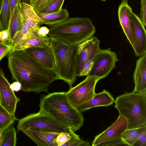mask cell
Segmentation results:
<instances>
[{
  "label": "cell",
  "mask_w": 146,
  "mask_h": 146,
  "mask_svg": "<svg viewBox=\"0 0 146 146\" xmlns=\"http://www.w3.org/2000/svg\"><path fill=\"white\" fill-rule=\"evenodd\" d=\"M7 58L12 79L21 84L22 91L48 93L50 84L54 81L60 80L56 71L45 68L25 50L9 53Z\"/></svg>",
  "instance_id": "obj_1"
},
{
  "label": "cell",
  "mask_w": 146,
  "mask_h": 146,
  "mask_svg": "<svg viewBox=\"0 0 146 146\" xmlns=\"http://www.w3.org/2000/svg\"><path fill=\"white\" fill-rule=\"evenodd\" d=\"M39 106V111L51 116L74 131L79 129L83 125L82 114L70 103L66 92L41 95Z\"/></svg>",
  "instance_id": "obj_2"
},
{
  "label": "cell",
  "mask_w": 146,
  "mask_h": 146,
  "mask_svg": "<svg viewBox=\"0 0 146 146\" xmlns=\"http://www.w3.org/2000/svg\"><path fill=\"white\" fill-rule=\"evenodd\" d=\"M48 26L49 37L74 45L89 39L96 32L95 26L88 17H69L62 22Z\"/></svg>",
  "instance_id": "obj_3"
},
{
  "label": "cell",
  "mask_w": 146,
  "mask_h": 146,
  "mask_svg": "<svg viewBox=\"0 0 146 146\" xmlns=\"http://www.w3.org/2000/svg\"><path fill=\"white\" fill-rule=\"evenodd\" d=\"M119 115L127 119V129L146 125V93L125 92L114 101Z\"/></svg>",
  "instance_id": "obj_4"
},
{
  "label": "cell",
  "mask_w": 146,
  "mask_h": 146,
  "mask_svg": "<svg viewBox=\"0 0 146 146\" xmlns=\"http://www.w3.org/2000/svg\"><path fill=\"white\" fill-rule=\"evenodd\" d=\"M49 38L60 80L67 83L71 88L76 79V66L78 45L69 44L53 37Z\"/></svg>",
  "instance_id": "obj_5"
},
{
  "label": "cell",
  "mask_w": 146,
  "mask_h": 146,
  "mask_svg": "<svg viewBox=\"0 0 146 146\" xmlns=\"http://www.w3.org/2000/svg\"><path fill=\"white\" fill-rule=\"evenodd\" d=\"M27 128L59 133L70 132L72 130L51 116L40 111L37 113L30 114L18 120L17 131L21 129Z\"/></svg>",
  "instance_id": "obj_6"
},
{
  "label": "cell",
  "mask_w": 146,
  "mask_h": 146,
  "mask_svg": "<svg viewBox=\"0 0 146 146\" xmlns=\"http://www.w3.org/2000/svg\"><path fill=\"white\" fill-rule=\"evenodd\" d=\"M127 121L124 117L119 115L115 121L103 132L96 136L92 146H113L125 145L122 136L127 129Z\"/></svg>",
  "instance_id": "obj_7"
},
{
  "label": "cell",
  "mask_w": 146,
  "mask_h": 146,
  "mask_svg": "<svg viewBox=\"0 0 146 146\" xmlns=\"http://www.w3.org/2000/svg\"><path fill=\"white\" fill-rule=\"evenodd\" d=\"M100 78L87 75L86 78L66 92L68 99L71 104L77 108L82 104L91 99L95 94V88Z\"/></svg>",
  "instance_id": "obj_8"
},
{
  "label": "cell",
  "mask_w": 146,
  "mask_h": 146,
  "mask_svg": "<svg viewBox=\"0 0 146 146\" xmlns=\"http://www.w3.org/2000/svg\"><path fill=\"white\" fill-rule=\"evenodd\" d=\"M118 60L116 53L110 48L100 49L93 59L92 67L88 75L104 78L115 67Z\"/></svg>",
  "instance_id": "obj_9"
},
{
  "label": "cell",
  "mask_w": 146,
  "mask_h": 146,
  "mask_svg": "<svg viewBox=\"0 0 146 146\" xmlns=\"http://www.w3.org/2000/svg\"><path fill=\"white\" fill-rule=\"evenodd\" d=\"M100 44L98 38L93 36L78 45L76 66L77 76H79L85 62L94 59L100 49Z\"/></svg>",
  "instance_id": "obj_10"
},
{
  "label": "cell",
  "mask_w": 146,
  "mask_h": 146,
  "mask_svg": "<svg viewBox=\"0 0 146 146\" xmlns=\"http://www.w3.org/2000/svg\"><path fill=\"white\" fill-rule=\"evenodd\" d=\"M133 40L132 47L135 56L140 57L146 53V32L140 18L132 11L130 15Z\"/></svg>",
  "instance_id": "obj_11"
},
{
  "label": "cell",
  "mask_w": 146,
  "mask_h": 146,
  "mask_svg": "<svg viewBox=\"0 0 146 146\" xmlns=\"http://www.w3.org/2000/svg\"><path fill=\"white\" fill-rule=\"evenodd\" d=\"M0 105L9 113L14 115L20 99L11 88L10 84L5 77L3 69L0 67Z\"/></svg>",
  "instance_id": "obj_12"
},
{
  "label": "cell",
  "mask_w": 146,
  "mask_h": 146,
  "mask_svg": "<svg viewBox=\"0 0 146 146\" xmlns=\"http://www.w3.org/2000/svg\"><path fill=\"white\" fill-rule=\"evenodd\" d=\"M25 50L45 68L56 71L54 55L50 44L44 47H30Z\"/></svg>",
  "instance_id": "obj_13"
},
{
  "label": "cell",
  "mask_w": 146,
  "mask_h": 146,
  "mask_svg": "<svg viewBox=\"0 0 146 146\" xmlns=\"http://www.w3.org/2000/svg\"><path fill=\"white\" fill-rule=\"evenodd\" d=\"M20 130L38 146H57L56 139L59 133L32 128L22 129Z\"/></svg>",
  "instance_id": "obj_14"
},
{
  "label": "cell",
  "mask_w": 146,
  "mask_h": 146,
  "mask_svg": "<svg viewBox=\"0 0 146 146\" xmlns=\"http://www.w3.org/2000/svg\"><path fill=\"white\" fill-rule=\"evenodd\" d=\"M39 30L31 31L32 34L30 36L15 45L9 54L14 51L25 50L30 47H44L50 45L49 37L40 34L38 32Z\"/></svg>",
  "instance_id": "obj_15"
},
{
  "label": "cell",
  "mask_w": 146,
  "mask_h": 146,
  "mask_svg": "<svg viewBox=\"0 0 146 146\" xmlns=\"http://www.w3.org/2000/svg\"><path fill=\"white\" fill-rule=\"evenodd\" d=\"M133 78L135 87L132 92L146 93V53L137 60Z\"/></svg>",
  "instance_id": "obj_16"
},
{
  "label": "cell",
  "mask_w": 146,
  "mask_h": 146,
  "mask_svg": "<svg viewBox=\"0 0 146 146\" xmlns=\"http://www.w3.org/2000/svg\"><path fill=\"white\" fill-rule=\"evenodd\" d=\"M114 101L110 93L104 90L100 93H95L91 99L80 105L77 109L80 112H84L96 107L110 106L113 104Z\"/></svg>",
  "instance_id": "obj_17"
},
{
  "label": "cell",
  "mask_w": 146,
  "mask_h": 146,
  "mask_svg": "<svg viewBox=\"0 0 146 146\" xmlns=\"http://www.w3.org/2000/svg\"><path fill=\"white\" fill-rule=\"evenodd\" d=\"M20 14L22 20L30 31L39 30L41 24V19L34 10L33 7L23 3H18Z\"/></svg>",
  "instance_id": "obj_18"
},
{
  "label": "cell",
  "mask_w": 146,
  "mask_h": 146,
  "mask_svg": "<svg viewBox=\"0 0 146 146\" xmlns=\"http://www.w3.org/2000/svg\"><path fill=\"white\" fill-rule=\"evenodd\" d=\"M131 8L128 4V0H122L119 7L118 14L119 19L123 31L132 47L133 40L130 21Z\"/></svg>",
  "instance_id": "obj_19"
},
{
  "label": "cell",
  "mask_w": 146,
  "mask_h": 146,
  "mask_svg": "<svg viewBox=\"0 0 146 146\" xmlns=\"http://www.w3.org/2000/svg\"><path fill=\"white\" fill-rule=\"evenodd\" d=\"M42 21L41 24L48 25L62 22L69 17V12L66 9H62L58 12L50 13H36Z\"/></svg>",
  "instance_id": "obj_20"
},
{
  "label": "cell",
  "mask_w": 146,
  "mask_h": 146,
  "mask_svg": "<svg viewBox=\"0 0 146 146\" xmlns=\"http://www.w3.org/2000/svg\"><path fill=\"white\" fill-rule=\"evenodd\" d=\"M22 21L18 3L15 6L13 15L10 19L8 28L10 37L9 44L12 41L15 34L21 30Z\"/></svg>",
  "instance_id": "obj_21"
},
{
  "label": "cell",
  "mask_w": 146,
  "mask_h": 146,
  "mask_svg": "<svg viewBox=\"0 0 146 146\" xmlns=\"http://www.w3.org/2000/svg\"><path fill=\"white\" fill-rule=\"evenodd\" d=\"M146 127V125L132 129H127L122 136V139L125 145L134 146L137 141L139 133Z\"/></svg>",
  "instance_id": "obj_22"
},
{
  "label": "cell",
  "mask_w": 146,
  "mask_h": 146,
  "mask_svg": "<svg viewBox=\"0 0 146 146\" xmlns=\"http://www.w3.org/2000/svg\"><path fill=\"white\" fill-rule=\"evenodd\" d=\"M10 19L9 0H3L0 13V27L1 31L8 29Z\"/></svg>",
  "instance_id": "obj_23"
},
{
  "label": "cell",
  "mask_w": 146,
  "mask_h": 146,
  "mask_svg": "<svg viewBox=\"0 0 146 146\" xmlns=\"http://www.w3.org/2000/svg\"><path fill=\"white\" fill-rule=\"evenodd\" d=\"M18 119L15 115H11L0 105V130L4 131Z\"/></svg>",
  "instance_id": "obj_24"
},
{
  "label": "cell",
  "mask_w": 146,
  "mask_h": 146,
  "mask_svg": "<svg viewBox=\"0 0 146 146\" xmlns=\"http://www.w3.org/2000/svg\"><path fill=\"white\" fill-rule=\"evenodd\" d=\"M12 125L4 131L1 146L16 145V132L15 127Z\"/></svg>",
  "instance_id": "obj_25"
},
{
  "label": "cell",
  "mask_w": 146,
  "mask_h": 146,
  "mask_svg": "<svg viewBox=\"0 0 146 146\" xmlns=\"http://www.w3.org/2000/svg\"><path fill=\"white\" fill-rule=\"evenodd\" d=\"M64 0H50L38 12L43 14L58 12L62 8Z\"/></svg>",
  "instance_id": "obj_26"
},
{
  "label": "cell",
  "mask_w": 146,
  "mask_h": 146,
  "mask_svg": "<svg viewBox=\"0 0 146 146\" xmlns=\"http://www.w3.org/2000/svg\"><path fill=\"white\" fill-rule=\"evenodd\" d=\"M73 130L70 132H61L59 133L56 139L57 146H65L72 137L76 135Z\"/></svg>",
  "instance_id": "obj_27"
},
{
  "label": "cell",
  "mask_w": 146,
  "mask_h": 146,
  "mask_svg": "<svg viewBox=\"0 0 146 146\" xmlns=\"http://www.w3.org/2000/svg\"><path fill=\"white\" fill-rule=\"evenodd\" d=\"M90 145L89 142L81 139L80 136L76 134L65 146H89Z\"/></svg>",
  "instance_id": "obj_28"
},
{
  "label": "cell",
  "mask_w": 146,
  "mask_h": 146,
  "mask_svg": "<svg viewBox=\"0 0 146 146\" xmlns=\"http://www.w3.org/2000/svg\"><path fill=\"white\" fill-rule=\"evenodd\" d=\"M134 146H146V127L139 133L137 141Z\"/></svg>",
  "instance_id": "obj_29"
},
{
  "label": "cell",
  "mask_w": 146,
  "mask_h": 146,
  "mask_svg": "<svg viewBox=\"0 0 146 146\" xmlns=\"http://www.w3.org/2000/svg\"><path fill=\"white\" fill-rule=\"evenodd\" d=\"M93 59L88 60L85 62L80 72L79 77L87 76L88 75L92 67L93 64Z\"/></svg>",
  "instance_id": "obj_30"
},
{
  "label": "cell",
  "mask_w": 146,
  "mask_h": 146,
  "mask_svg": "<svg viewBox=\"0 0 146 146\" xmlns=\"http://www.w3.org/2000/svg\"><path fill=\"white\" fill-rule=\"evenodd\" d=\"M140 19L144 26H146V0H141L140 12Z\"/></svg>",
  "instance_id": "obj_31"
},
{
  "label": "cell",
  "mask_w": 146,
  "mask_h": 146,
  "mask_svg": "<svg viewBox=\"0 0 146 146\" xmlns=\"http://www.w3.org/2000/svg\"><path fill=\"white\" fill-rule=\"evenodd\" d=\"M10 50V47L8 44L0 41V61L9 54Z\"/></svg>",
  "instance_id": "obj_32"
},
{
  "label": "cell",
  "mask_w": 146,
  "mask_h": 146,
  "mask_svg": "<svg viewBox=\"0 0 146 146\" xmlns=\"http://www.w3.org/2000/svg\"><path fill=\"white\" fill-rule=\"evenodd\" d=\"M50 0H36L33 3L32 7L36 13L38 12Z\"/></svg>",
  "instance_id": "obj_33"
},
{
  "label": "cell",
  "mask_w": 146,
  "mask_h": 146,
  "mask_svg": "<svg viewBox=\"0 0 146 146\" xmlns=\"http://www.w3.org/2000/svg\"><path fill=\"white\" fill-rule=\"evenodd\" d=\"M10 33L8 29L0 31V41L3 43H6L7 41H10Z\"/></svg>",
  "instance_id": "obj_34"
},
{
  "label": "cell",
  "mask_w": 146,
  "mask_h": 146,
  "mask_svg": "<svg viewBox=\"0 0 146 146\" xmlns=\"http://www.w3.org/2000/svg\"><path fill=\"white\" fill-rule=\"evenodd\" d=\"M21 1V0H9L10 17L13 15L15 6Z\"/></svg>",
  "instance_id": "obj_35"
},
{
  "label": "cell",
  "mask_w": 146,
  "mask_h": 146,
  "mask_svg": "<svg viewBox=\"0 0 146 146\" xmlns=\"http://www.w3.org/2000/svg\"><path fill=\"white\" fill-rule=\"evenodd\" d=\"M10 87L14 91L18 92L21 89V85L16 81L10 84Z\"/></svg>",
  "instance_id": "obj_36"
},
{
  "label": "cell",
  "mask_w": 146,
  "mask_h": 146,
  "mask_svg": "<svg viewBox=\"0 0 146 146\" xmlns=\"http://www.w3.org/2000/svg\"><path fill=\"white\" fill-rule=\"evenodd\" d=\"M38 32L40 34L42 35L47 36L49 32V29L46 27H40Z\"/></svg>",
  "instance_id": "obj_37"
},
{
  "label": "cell",
  "mask_w": 146,
  "mask_h": 146,
  "mask_svg": "<svg viewBox=\"0 0 146 146\" xmlns=\"http://www.w3.org/2000/svg\"><path fill=\"white\" fill-rule=\"evenodd\" d=\"M22 2L25 3L32 6L34 0H21Z\"/></svg>",
  "instance_id": "obj_38"
},
{
  "label": "cell",
  "mask_w": 146,
  "mask_h": 146,
  "mask_svg": "<svg viewBox=\"0 0 146 146\" xmlns=\"http://www.w3.org/2000/svg\"><path fill=\"white\" fill-rule=\"evenodd\" d=\"M3 0H0V13L1 10Z\"/></svg>",
  "instance_id": "obj_39"
},
{
  "label": "cell",
  "mask_w": 146,
  "mask_h": 146,
  "mask_svg": "<svg viewBox=\"0 0 146 146\" xmlns=\"http://www.w3.org/2000/svg\"><path fill=\"white\" fill-rule=\"evenodd\" d=\"M101 1H106V0H100Z\"/></svg>",
  "instance_id": "obj_40"
},
{
  "label": "cell",
  "mask_w": 146,
  "mask_h": 146,
  "mask_svg": "<svg viewBox=\"0 0 146 146\" xmlns=\"http://www.w3.org/2000/svg\"><path fill=\"white\" fill-rule=\"evenodd\" d=\"M36 0H34V1H33V3L36 1Z\"/></svg>",
  "instance_id": "obj_41"
},
{
  "label": "cell",
  "mask_w": 146,
  "mask_h": 146,
  "mask_svg": "<svg viewBox=\"0 0 146 146\" xmlns=\"http://www.w3.org/2000/svg\"><path fill=\"white\" fill-rule=\"evenodd\" d=\"M1 142H0V146H1Z\"/></svg>",
  "instance_id": "obj_42"
},
{
  "label": "cell",
  "mask_w": 146,
  "mask_h": 146,
  "mask_svg": "<svg viewBox=\"0 0 146 146\" xmlns=\"http://www.w3.org/2000/svg\"><path fill=\"white\" fill-rule=\"evenodd\" d=\"M0 100H1V97H0Z\"/></svg>",
  "instance_id": "obj_43"
},
{
  "label": "cell",
  "mask_w": 146,
  "mask_h": 146,
  "mask_svg": "<svg viewBox=\"0 0 146 146\" xmlns=\"http://www.w3.org/2000/svg\"><path fill=\"white\" fill-rule=\"evenodd\" d=\"M0 31H1V30L0 27Z\"/></svg>",
  "instance_id": "obj_44"
}]
</instances>
